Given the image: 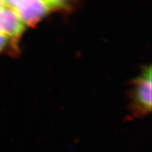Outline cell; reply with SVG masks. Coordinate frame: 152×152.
Returning <instances> with one entry per match:
<instances>
[{
    "label": "cell",
    "mask_w": 152,
    "mask_h": 152,
    "mask_svg": "<svg viewBox=\"0 0 152 152\" xmlns=\"http://www.w3.org/2000/svg\"><path fill=\"white\" fill-rule=\"evenodd\" d=\"M151 67H146L134 82L133 99L136 109L141 113L151 110Z\"/></svg>",
    "instance_id": "7a4b0ae2"
},
{
    "label": "cell",
    "mask_w": 152,
    "mask_h": 152,
    "mask_svg": "<svg viewBox=\"0 0 152 152\" xmlns=\"http://www.w3.org/2000/svg\"><path fill=\"white\" fill-rule=\"evenodd\" d=\"M13 39L6 36L0 35V54L8 48L9 45H11Z\"/></svg>",
    "instance_id": "277c9868"
},
{
    "label": "cell",
    "mask_w": 152,
    "mask_h": 152,
    "mask_svg": "<svg viewBox=\"0 0 152 152\" xmlns=\"http://www.w3.org/2000/svg\"><path fill=\"white\" fill-rule=\"evenodd\" d=\"M25 28L26 25L12 9L5 4L0 10V35L14 40L22 35Z\"/></svg>",
    "instance_id": "3957f363"
},
{
    "label": "cell",
    "mask_w": 152,
    "mask_h": 152,
    "mask_svg": "<svg viewBox=\"0 0 152 152\" xmlns=\"http://www.w3.org/2000/svg\"><path fill=\"white\" fill-rule=\"evenodd\" d=\"M4 6H5L4 1H0V10H1V9H2Z\"/></svg>",
    "instance_id": "5b68a950"
},
{
    "label": "cell",
    "mask_w": 152,
    "mask_h": 152,
    "mask_svg": "<svg viewBox=\"0 0 152 152\" xmlns=\"http://www.w3.org/2000/svg\"><path fill=\"white\" fill-rule=\"evenodd\" d=\"M26 26H33L52 11L66 9L68 3L59 0H15L4 1Z\"/></svg>",
    "instance_id": "6da1fadb"
}]
</instances>
